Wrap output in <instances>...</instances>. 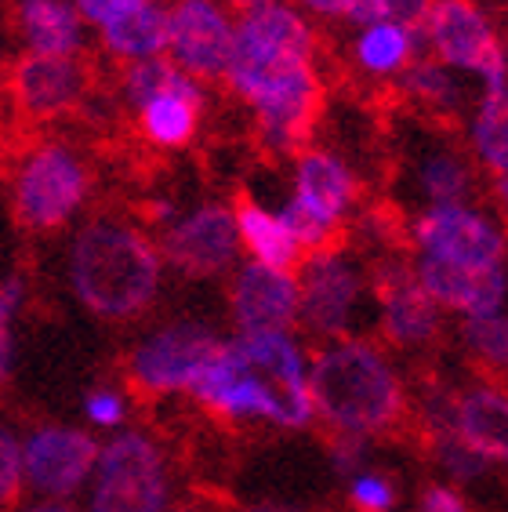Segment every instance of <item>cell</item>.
Segmentation results:
<instances>
[{
	"mask_svg": "<svg viewBox=\"0 0 508 512\" xmlns=\"http://www.w3.org/2000/svg\"><path fill=\"white\" fill-rule=\"evenodd\" d=\"M69 284L95 316L127 320L157 298L160 251L138 229L113 218H95L73 240Z\"/></svg>",
	"mask_w": 508,
	"mask_h": 512,
	"instance_id": "6da1fadb",
	"label": "cell"
},
{
	"mask_svg": "<svg viewBox=\"0 0 508 512\" xmlns=\"http://www.w3.org/2000/svg\"><path fill=\"white\" fill-rule=\"evenodd\" d=\"M313 414L334 433L371 436L389 433L403 418V389L385 356L374 345L338 342L313 360L309 375Z\"/></svg>",
	"mask_w": 508,
	"mask_h": 512,
	"instance_id": "7a4b0ae2",
	"label": "cell"
},
{
	"mask_svg": "<svg viewBox=\"0 0 508 512\" xmlns=\"http://www.w3.org/2000/svg\"><path fill=\"white\" fill-rule=\"evenodd\" d=\"M313 55V33L302 15L284 4L251 8L236 26L233 59H229V88L244 102H254L287 69L302 66Z\"/></svg>",
	"mask_w": 508,
	"mask_h": 512,
	"instance_id": "3957f363",
	"label": "cell"
},
{
	"mask_svg": "<svg viewBox=\"0 0 508 512\" xmlns=\"http://www.w3.org/2000/svg\"><path fill=\"white\" fill-rule=\"evenodd\" d=\"M164 505V458L149 436L120 433L98 451L91 512H164Z\"/></svg>",
	"mask_w": 508,
	"mask_h": 512,
	"instance_id": "277c9868",
	"label": "cell"
},
{
	"mask_svg": "<svg viewBox=\"0 0 508 512\" xmlns=\"http://www.w3.org/2000/svg\"><path fill=\"white\" fill-rule=\"evenodd\" d=\"M88 197V171L66 146H40L15 175V215L26 229L66 226Z\"/></svg>",
	"mask_w": 508,
	"mask_h": 512,
	"instance_id": "5b68a950",
	"label": "cell"
},
{
	"mask_svg": "<svg viewBox=\"0 0 508 512\" xmlns=\"http://www.w3.org/2000/svg\"><path fill=\"white\" fill-rule=\"evenodd\" d=\"M218 353H222V338H215L207 327H164L131 353L127 382L149 396L193 389L207 367L215 364Z\"/></svg>",
	"mask_w": 508,
	"mask_h": 512,
	"instance_id": "8992f818",
	"label": "cell"
},
{
	"mask_svg": "<svg viewBox=\"0 0 508 512\" xmlns=\"http://www.w3.org/2000/svg\"><path fill=\"white\" fill-rule=\"evenodd\" d=\"M421 33L432 40V48L443 62L479 73L487 80V91L508 88V66L501 44L472 0H432Z\"/></svg>",
	"mask_w": 508,
	"mask_h": 512,
	"instance_id": "52a82bcc",
	"label": "cell"
},
{
	"mask_svg": "<svg viewBox=\"0 0 508 512\" xmlns=\"http://www.w3.org/2000/svg\"><path fill=\"white\" fill-rule=\"evenodd\" d=\"M233 22L215 0H178L167 11V48L175 55V66L189 77L225 80L233 59Z\"/></svg>",
	"mask_w": 508,
	"mask_h": 512,
	"instance_id": "ba28073f",
	"label": "cell"
},
{
	"mask_svg": "<svg viewBox=\"0 0 508 512\" xmlns=\"http://www.w3.org/2000/svg\"><path fill=\"white\" fill-rule=\"evenodd\" d=\"M98 444L80 429L44 425L22 447V473L33 491L48 498H69L95 473Z\"/></svg>",
	"mask_w": 508,
	"mask_h": 512,
	"instance_id": "9c48e42d",
	"label": "cell"
},
{
	"mask_svg": "<svg viewBox=\"0 0 508 512\" xmlns=\"http://www.w3.org/2000/svg\"><path fill=\"white\" fill-rule=\"evenodd\" d=\"M251 106L258 113L265 142L291 153L313 135L316 120H320L323 84L316 77V69L309 62H302V66L287 69L280 80H273Z\"/></svg>",
	"mask_w": 508,
	"mask_h": 512,
	"instance_id": "30bf717a",
	"label": "cell"
},
{
	"mask_svg": "<svg viewBox=\"0 0 508 512\" xmlns=\"http://www.w3.org/2000/svg\"><path fill=\"white\" fill-rule=\"evenodd\" d=\"M421 251L458 266H505V237L487 218L461 204H440L418 218Z\"/></svg>",
	"mask_w": 508,
	"mask_h": 512,
	"instance_id": "8fae6325",
	"label": "cell"
},
{
	"mask_svg": "<svg viewBox=\"0 0 508 512\" xmlns=\"http://www.w3.org/2000/svg\"><path fill=\"white\" fill-rule=\"evenodd\" d=\"M8 88L26 117H62L77 109L88 91V73L73 55H22L11 62Z\"/></svg>",
	"mask_w": 508,
	"mask_h": 512,
	"instance_id": "7c38bea8",
	"label": "cell"
},
{
	"mask_svg": "<svg viewBox=\"0 0 508 512\" xmlns=\"http://www.w3.org/2000/svg\"><path fill=\"white\" fill-rule=\"evenodd\" d=\"M236 218L229 207L207 204L175 222L164 237V255L186 276H218L236 258Z\"/></svg>",
	"mask_w": 508,
	"mask_h": 512,
	"instance_id": "4fadbf2b",
	"label": "cell"
},
{
	"mask_svg": "<svg viewBox=\"0 0 508 512\" xmlns=\"http://www.w3.org/2000/svg\"><path fill=\"white\" fill-rule=\"evenodd\" d=\"M414 273H418L421 287L429 291L436 306L458 309L469 320L498 313L508 295L505 266H458L447 258L421 255Z\"/></svg>",
	"mask_w": 508,
	"mask_h": 512,
	"instance_id": "5bb4252c",
	"label": "cell"
},
{
	"mask_svg": "<svg viewBox=\"0 0 508 512\" xmlns=\"http://www.w3.org/2000/svg\"><path fill=\"white\" fill-rule=\"evenodd\" d=\"M360 298V276L352 273L338 255H320L309 262L298 287V320L313 335H342Z\"/></svg>",
	"mask_w": 508,
	"mask_h": 512,
	"instance_id": "9a60e30c",
	"label": "cell"
},
{
	"mask_svg": "<svg viewBox=\"0 0 508 512\" xmlns=\"http://www.w3.org/2000/svg\"><path fill=\"white\" fill-rule=\"evenodd\" d=\"M229 302H233V316L244 335L287 331L298 320V284L291 280V273H280L262 262L240 269Z\"/></svg>",
	"mask_w": 508,
	"mask_h": 512,
	"instance_id": "2e32d148",
	"label": "cell"
},
{
	"mask_svg": "<svg viewBox=\"0 0 508 512\" xmlns=\"http://www.w3.org/2000/svg\"><path fill=\"white\" fill-rule=\"evenodd\" d=\"M381 327L396 345H421L440 331V306L421 287L418 273L407 266L378 269Z\"/></svg>",
	"mask_w": 508,
	"mask_h": 512,
	"instance_id": "e0dca14e",
	"label": "cell"
},
{
	"mask_svg": "<svg viewBox=\"0 0 508 512\" xmlns=\"http://www.w3.org/2000/svg\"><path fill=\"white\" fill-rule=\"evenodd\" d=\"M454 433L487 462L508 465V393L479 385L454 400Z\"/></svg>",
	"mask_w": 508,
	"mask_h": 512,
	"instance_id": "ac0fdd59",
	"label": "cell"
},
{
	"mask_svg": "<svg viewBox=\"0 0 508 512\" xmlns=\"http://www.w3.org/2000/svg\"><path fill=\"white\" fill-rule=\"evenodd\" d=\"M294 200L309 207L313 215L327 218V222H342V215L356 200V178L338 157L313 149V153H302V160H298Z\"/></svg>",
	"mask_w": 508,
	"mask_h": 512,
	"instance_id": "d6986e66",
	"label": "cell"
},
{
	"mask_svg": "<svg viewBox=\"0 0 508 512\" xmlns=\"http://www.w3.org/2000/svg\"><path fill=\"white\" fill-rule=\"evenodd\" d=\"M236 233L240 240L247 244L262 266H273L280 273H291L298 266V258H302V247L298 240L291 237V229L280 215H269L262 204H254L251 197H236Z\"/></svg>",
	"mask_w": 508,
	"mask_h": 512,
	"instance_id": "ffe728a7",
	"label": "cell"
},
{
	"mask_svg": "<svg viewBox=\"0 0 508 512\" xmlns=\"http://www.w3.org/2000/svg\"><path fill=\"white\" fill-rule=\"evenodd\" d=\"M19 30L37 55H77L80 15L66 0H19Z\"/></svg>",
	"mask_w": 508,
	"mask_h": 512,
	"instance_id": "44dd1931",
	"label": "cell"
},
{
	"mask_svg": "<svg viewBox=\"0 0 508 512\" xmlns=\"http://www.w3.org/2000/svg\"><path fill=\"white\" fill-rule=\"evenodd\" d=\"M102 40L120 59H157L160 51H167V11L157 8L153 0L138 4L117 19H109L102 26Z\"/></svg>",
	"mask_w": 508,
	"mask_h": 512,
	"instance_id": "7402d4cb",
	"label": "cell"
},
{
	"mask_svg": "<svg viewBox=\"0 0 508 512\" xmlns=\"http://www.w3.org/2000/svg\"><path fill=\"white\" fill-rule=\"evenodd\" d=\"M200 102L204 99H193V95H157V99H149L142 106V128L157 146H186L196 131Z\"/></svg>",
	"mask_w": 508,
	"mask_h": 512,
	"instance_id": "603a6c76",
	"label": "cell"
},
{
	"mask_svg": "<svg viewBox=\"0 0 508 512\" xmlns=\"http://www.w3.org/2000/svg\"><path fill=\"white\" fill-rule=\"evenodd\" d=\"M124 95L135 102L138 109L146 106L149 99L157 95H193V99H204L196 80L189 77L186 69H178L175 62L167 59H138L135 66L124 73Z\"/></svg>",
	"mask_w": 508,
	"mask_h": 512,
	"instance_id": "cb8c5ba5",
	"label": "cell"
},
{
	"mask_svg": "<svg viewBox=\"0 0 508 512\" xmlns=\"http://www.w3.org/2000/svg\"><path fill=\"white\" fill-rule=\"evenodd\" d=\"M472 142H476L479 157L487 160V168L508 178V88L487 91L476 124H472Z\"/></svg>",
	"mask_w": 508,
	"mask_h": 512,
	"instance_id": "d4e9b609",
	"label": "cell"
},
{
	"mask_svg": "<svg viewBox=\"0 0 508 512\" xmlns=\"http://www.w3.org/2000/svg\"><path fill=\"white\" fill-rule=\"evenodd\" d=\"M356 55L374 73L403 69L414 55V33L396 26V22H374V26L363 30L360 44H356Z\"/></svg>",
	"mask_w": 508,
	"mask_h": 512,
	"instance_id": "484cf974",
	"label": "cell"
},
{
	"mask_svg": "<svg viewBox=\"0 0 508 512\" xmlns=\"http://www.w3.org/2000/svg\"><path fill=\"white\" fill-rule=\"evenodd\" d=\"M421 189L429 193L432 207L440 204H461L469 193V168L450 153H436L421 168Z\"/></svg>",
	"mask_w": 508,
	"mask_h": 512,
	"instance_id": "4316f807",
	"label": "cell"
},
{
	"mask_svg": "<svg viewBox=\"0 0 508 512\" xmlns=\"http://www.w3.org/2000/svg\"><path fill=\"white\" fill-rule=\"evenodd\" d=\"M465 342H469V349L490 367V371L508 375V316L490 313V316L469 320V324H465Z\"/></svg>",
	"mask_w": 508,
	"mask_h": 512,
	"instance_id": "83f0119b",
	"label": "cell"
},
{
	"mask_svg": "<svg viewBox=\"0 0 508 512\" xmlns=\"http://www.w3.org/2000/svg\"><path fill=\"white\" fill-rule=\"evenodd\" d=\"M436 454H440V462L447 465L458 480H476V476L487 469V458H483L479 451H472L454 429H450V433L440 429V436H436Z\"/></svg>",
	"mask_w": 508,
	"mask_h": 512,
	"instance_id": "f1b7e54d",
	"label": "cell"
},
{
	"mask_svg": "<svg viewBox=\"0 0 508 512\" xmlns=\"http://www.w3.org/2000/svg\"><path fill=\"white\" fill-rule=\"evenodd\" d=\"M22 444L11 429H0V509H11L22 494Z\"/></svg>",
	"mask_w": 508,
	"mask_h": 512,
	"instance_id": "f546056e",
	"label": "cell"
},
{
	"mask_svg": "<svg viewBox=\"0 0 508 512\" xmlns=\"http://www.w3.org/2000/svg\"><path fill=\"white\" fill-rule=\"evenodd\" d=\"M403 88L411 91V95H418L425 106H447V102H454V84L436 66H414L403 77Z\"/></svg>",
	"mask_w": 508,
	"mask_h": 512,
	"instance_id": "4dcf8cb0",
	"label": "cell"
},
{
	"mask_svg": "<svg viewBox=\"0 0 508 512\" xmlns=\"http://www.w3.org/2000/svg\"><path fill=\"white\" fill-rule=\"evenodd\" d=\"M19 306H22V280L19 276H8L0 284V382L11 375V353H15V345H11V320H15Z\"/></svg>",
	"mask_w": 508,
	"mask_h": 512,
	"instance_id": "1f68e13d",
	"label": "cell"
},
{
	"mask_svg": "<svg viewBox=\"0 0 508 512\" xmlns=\"http://www.w3.org/2000/svg\"><path fill=\"white\" fill-rule=\"evenodd\" d=\"M349 498L360 512H392V505H396V491H392V483L378 473L360 476V480L352 483Z\"/></svg>",
	"mask_w": 508,
	"mask_h": 512,
	"instance_id": "d6a6232c",
	"label": "cell"
},
{
	"mask_svg": "<svg viewBox=\"0 0 508 512\" xmlns=\"http://www.w3.org/2000/svg\"><path fill=\"white\" fill-rule=\"evenodd\" d=\"M432 0H381V22H396L403 30L418 33L425 26Z\"/></svg>",
	"mask_w": 508,
	"mask_h": 512,
	"instance_id": "836d02e7",
	"label": "cell"
},
{
	"mask_svg": "<svg viewBox=\"0 0 508 512\" xmlns=\"http://www.w3.org/2000/svg\"><path fill=\"white\" fill-rule=\"evenodd\" d=\"M84 411H88V418L95 425L113 429V425H120V418H124V400H120L113 389H95V393H88V400H84Z\"/></svg>",
	"mask_w": 508,
	"mask_h": 512,
	"instance_id": "e575fe53",
	"label": "cell"
},
{
	"mask_svg": "<svg viewBox=\"0 0 508 512\" xmlns=\"http://www.w3.org/2000/svg\"><path fill=\"white\" fill-rule=\"evenodd\" d=\"M138 4H149V0H77V11L84 15V19L106 26L109 19H117V15H124V11L138 8Z\"/></svg>",
	"mask_w": 508,
	"mask_h": 512,
	"instance_id": "d590c367",
	"label": "cell"
},
{
	"mask_svg": "<svg viewBox=\"0 0 508 512\" xmlns=\"http://www.w3.org/2000/svg\"><path fill=\"white\" fill-rule=\"evenodd\" d=\"M418 512H469V509H465L458 491H450V487H429V491L421 494Z\"/></svg>",
	"mask_w": 508,
	"mask_h": 512,
	"instance_id": "8d00e7d4",
	"label": "cell"
},
{
	"mask_svg": "<svg viewBox=\"0 0 508 512\" xmlns=\"http://www.w3.org/2000/svg\"><path fill=\"white\" fill-rule=\"evenodd\" d=\"M349 19L360 22V26H374V22H381V0H352Z\"/></svg>",
	"mask_w": 508,
	"mask_h": 512,
	"instance_id": "74e56055",
	"label": "cell"
},
{
	"mask_svg": "<svg viewBox=\"0 0 508 512\" xmlns=\"http://www.w3.org/2000/svg\"><path fill=\"white\" fill-rule=\"evenodd\" d=\"M305 8L320 11V15H345L349 19V4L352 0H302Z\"/></svg>",
	"mask_w": 508,
	"mask_h": 512,
	"instance_id": "f35d334b",
	"label": "cell"
},
{
	"mask_svg": "<svg viewBox=\"0 0 508 512\" xmlns=\"http://www.w3.org/2000/svg\"><path fill=\"white\" fill-rule=\"evenodd\" d=\"M19 512H77L73 505H62V502H40L30 505V509H19Z\"/></svg>",
	"mask_w": 508,
	"mask_h": 512,
	"instance_id": "ab89813d",
	"label": "cell"
},
{
	"mask_svg": "<svg viewBox=\"0 0 508 512\" xmlns=\"http://www.w3.org/2000/svg\"><path fill=\"white\" fill-rule=\"evenodd\" d=\"M498 204H501V211L508 215V178H498Z\"/></svg>",
	"mask_w": 508,
	"mask_h": 512,
	"instance_id": "60d3db41",
	"label": "cell"
},
{
	"mask_svg": "<svg viewBox=\"0 0 508 512\" xmlns=\"http://www.w3.org/2000/svg\"><path fill=\"white\" fill-rule=\"evenodd\" d=\"M247 512H294V509H287V505H273V502H265V505H254V509H247Z\"/></svg>",
	"mask_w": 508,
	"mask_h": 512,
	"instance_id": "b9f144b4",
	"label": "cell"
},
{
	"mask_svg": "<svg viewBox=\"0 0 508 512\" xmlns=\"http://www.w3.org/2000/svg\"><path fill=\"white\" fill-rule=\"evenodd\" d=\"M236 8H244V11H251V8H262V4H276V0H233Z\"/></svg>",
	"mask_w": 508,
	"mask_h": 512,
	"instance_id": "7bdbcfd3",
	"label": "cell"
},
{
	"mask_svg": "<svg viewBox=\"0 0 508 512\" xmlns=\"http://www.w3.org/2000/svg\"><path fill=\"white\" fill-rule=\"evenodd\" d=\"M178 512H193V509H178Z\"/></svg>",
	"mask_w": 508,
	"mask_h": 512,
	"instance_id": "ee69618b",
	"label": "cell"
}]
</instances>
